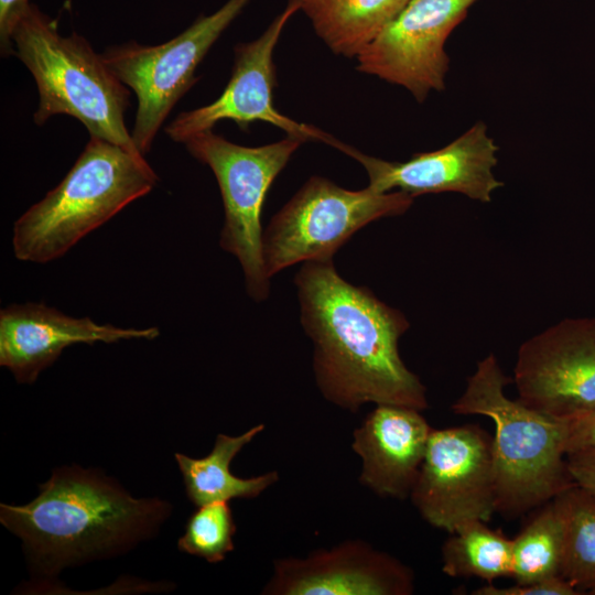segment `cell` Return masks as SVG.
Wrapping results in <instances>:
<instances>
[{
  "label": "cell",
  "mask_w": 595,
  "mask_h": 595,
  "mask_svg": "<svg viewBox=\"0 0 595 595\" xmlns=\"http://www.w3.org/2000/svg\"><path fill=\"white\" fill-rule=\"evenodd\" d=\"M294 283L325 399L351 412L368 402L429 407L425 386L399 354V338L410 326L403 313L344 280L333 260L304 262Z\"/></svg>",
  "instance_id": "cell-1"
},
{
  "label": "cell",
  "mask_w": 595,
  "mask_h": 595,
  "mask_svg": "<svg viewBox=\"0 0 595 595\" xmlns=\"http://www.w3.org/2000/svg\"><path fill=\"white\" fill-rule=\"evenodd\" d=\"M25 505H0V522L23 545L31 569L44 576L109 559L152 539L172 513L159 498H137L101 470L55 468Z\"/></svg>",
  "instance_id": "cell-2"
},
{
  "label": "cell",
  "mask_w": 595,
  "mask_h": 595,
  "mask_svg": "<svg viewBox=\"0 0 595 595\" xmlns=\"http://www.w3.org/2000/svg\"><path fill=\"white\" fill-rule=\"evenodd\" d=\"M507 377L494 354L477 363L452 404L457 415H483L495 428L493 461L497 512L517 517L575 486L567 467L565 422L505 393Z\"/></svg>",
  "instance_id": "cell-3"
},
{
  "label": "cell",
  "mask_w": 595,
  "mask_h": 595,
  "mask_svg": "<svg viewBox=\"0 0 595 595\" xmlns=\"http://www.w3.org/2000/svg\"><path fill=\"white\" fill-rule=\"evenodd\" d=\"M156 182L143 154L90 137L61 183L14 223L15 258L45 263L62 257Z\"/></svg>",
  "instance_id": "cell-4"
},
{
  "label": "cell",
  "mask_w": 595,
  "mask_h": 595,
  "mask_svg": "<svg viewBox=\"0 0 595 595\" xmlns=\"http://www.w3.org/2000/svg\"><path fill=\"white\" fill-rule=\"evenodd\" d=\"M11 42L36 83L37 126L55 115H68L90 137L141 153L125 123L130 91L85 37L76 32L61 35L58 22L30 3L12 30Z\"/></svg>",
  "instance_id": "cell-5"
},
{
  "label": "cell",
  "mask_w": 595,
  "mask_h": 595,
  "mask_svg": "<svg viewBox=\"0 0 595 595\" xmlns=\"http://www.w3.org/2000/svg\"><path fill=\"white\" fill-rule=\"evenodd\" d=\"M304 141L289 137L266 145L232 143L212 130L184 144L213 171L224 203L225 221L219 245L241 264L246 290L255 301L269 296L270 278L262 257L261 214L267 193L292 154Z\"/></svg>",
  "instance_id": "cell-6"
},
{
  "label": "cell",
  "mask_w": 595,
  "mask_h": 595,
  "mask_svg": "<svg viewBox=\"0 0 595 595\" xmlns=\"http://www.w3.org/2000/svg\"><path fill=\"white\" fill-rule=\"evenodd\" d=\"M413 198L401 191L379 193L369 186L350 191L325 177L312 176L262 234L268 277L298 262L333 260L357 230L377 219L405 213Z\"/></svg>",
  "instance_id": "cell-7"
},
{
  "label": "cell",
  "mask_w": 595,
  "mask_h": 595,
  "mask_svg": "<svg viewBox=\"0 0 595 595\" xmlns=\"http://www.w3.org/2000/svg\"><path fill=\"white\" fill-rule=\"evenodd\" d=\"M249 1L228 0L165 43L149 46L131 41L101 54L109 68L137 96L131 137L143 155L150 151L173 107L197 80L195 71L204 56Z\"/></svg>",
  "instance_id": "cell-8"
},
{
  "label": "cell",
  "mask_w": 595,
  "mask_h": 595,
  "mask_svg": "<svg viewBox=\"0 0 595 595\" xmlns=\"http://www.w3.org/2000/svg\"><path fill=\"white\" fill-rule=\"evenodd\" d=\"M421 517L452 533L497 512L493 436L479 425L432 429L409 496Z\"/></svg>",
  "instance_id": "cell-9"
},
{
  "label": "cell",
  "mask_w": 595,
  "mask_h": 595,
  "mask_svg": "<svg viewBox=\"0 0 595 595\" xmlns=\"http://www.w3.org/2000/svg\"><path fill=\"white\" fill-rule=\"evenodd\" d=\"M478 0H408L357 56L358 71L408 89L419 102L441 91L450 58L444 46Z\"/></svg>",
  "instance_id": "cell-10"
},
{
  "label": "cell",
  "mask_w": 595,
  "mask_h": 595,
  "mask_svg": "<svg viewBox=\"0 0 595 595\" xmlns=\"http://www.w3.org/2000/svg\"><path fill=\"white\" fill-rule=\"evenodd\" d=\"M512 382L518 400L550 416L595 410V317L565 318L523 342Z\"/></svg>",
  "instance_id": "cell-11"
},
{
  "label": "cell",
  "mask_w": 595,
  "mask_h": 595,
  "mask_svg": "<svg viewBox=\"0 0 595 595\" xmlns=\"http://www.w3.org/2000/svg\"><path fill=\"white\" fill-rule=\"evenodd\" d=\"M298 11L299 6L290 0L257 40L238 44L231 77L221 95L206 106L178 113L165 127L166 134L173 141L184 143L199 132L212 130L221 120H232L241 130L252 122L263 121L282 129L289 137L304 142L322 141L336 148L338 140L315 127L290 119L273 106V51L285 24Z\"/></svg>",
  "instance_id": "cell-12"
},
{
  "label": "cell",
  "mask_w": 595,
  "mask_h": 595,
  "mask_svg": "<svg viewBox=\"0 0 595 595\" xmlns=\"http://www.w3.org/2000/svg\"><path fill=\"white\" fill-rule=\"evenodd\" d=\"M339 151L358 161L369 177V187L379 193L401 191L412 197L455 192L488 203L504 185L494 175L498 145L483 121L442 149L413 154L404 162H390L361 153L342 143Z\"/></svg>",
  "instance_id": "cell-13"
},
{
  "label": "cell",
  "mask_w": 595,
  "mask_h": 595,
  "mask_svg": "<svg viewBox=\"0 0 595 595\" xmlns=\"http://www.w3.org/2000/svg\"><path fill=\"white\" fill-rule=\"evenodd\" d=\"M412 570L361 540L320 549L304 559L274 562L262 594L268 595H410Z\"/></svg>",
  "instance_id": "cell-14"
},
{
  "label": "cell",
  "mask_w": 595,
  "mask_h": 595,
  "mask_svg": "<svg viewBox=\"0 0 595 595\" xmlns=\"http://www.w3.org/2000/svg\"><path fill=\"white\" fill-rule=\"evenodd\" d=\"M158 327L122 328L73 317L44 304L10 305L0 312V365L18 382L33 383L62 351L74 344L153 339Z\"/></svg>",
  "instance_id": "cell-15"
},
{
  "label": "cell",
  "mask_w": 595,
  "mask_h": 595,
  "mask_svg": "<svg viewBox=\"0 0 595 595\" xmlns=\"http://www.w3.org/2000/svg\"><path fill=\"white\" fill-rule=\"evenodd\" d=\"M431 431L418 409L377 404L354 431L351 447L361 458L359 483L380 497H409Z\"/></svg>",
  "instance_id": "cell-16"
},
{
  "label": "cell",
  "mask_w": 595,
  "mask_h": 595,
  "mask_svg": "<svg viewBox=\"0 0 595 595\" xmlns=\"http://www.w3.org/2000/svg\"><path fill=\"white\" fill-rule=\"evenodd\" d=\"M263 430L264 424L260 423L237 436L219 433L210 453L201 458L175 453L186 496L194 506L256 498L279 480L277 470L241 478L229 469L236 455Z\"/></svg>",
  "instance_id": "cell-17"
},
{
  "label": "cell",
  "mask_w": 595,
  "mask_h": 595,
  "mask_svg": "<svg viewBox=\"0 0 595 595\" xmlns=\"http://www.w3.org/2000/svg\"><path fill=\"white\" fill-rule=\"evenodd\" d=\"M336 54L357 57L408 0H293Z\"/></svg>",
  "instance_id": "cell-18"
},
{
  "label": "cell",
  "mask_w": 595,
  "mask_h": 595,
  "mask_svg": "<svg viewBox=\"0 0 595 595\" xmlns=\"http://www.w3.org/2000/svg\"><path fill=\"white\" fill-rule=\"evenodd\" d=\"M442 545V571L451 577H478L491 584L512 576V539L486 521L458 526Z\"/></svg>",
  "instance_id": "cell-19"
},
{
  "label": "cell",
  "mask_w": 595,
  "mask_h": 595,
  "mask_svg": "<svg viewBox=\"0 0 595 595\" xmlns=\"http://www.w3.org/2000/svg\"><path fill=\"white\" fill-rule=\"evenodd\" d=\"M539 508V512L512 539L511 577L516 584L561 576L565 516L560 496Z\"/></svg>",
  "instance_id": "cell-20"
},
{
  "label": "cell",
  "mask_w": 595,
  "mask_h": 595,
  "mask_svg": "<svg viewBox=\"0 0 595 595\" xmlns=\"http://www.w3.org/2000/svg\"><path fill=\"white\" fill-rule=\"evenodd\" d=\"M559 496L565 516L561 576L582 594H595V497L576 485Z\"/></svg>",
  "instance_id": "cell-21"
},
{
  "label": "cell",
  "mask_w": 595,
  "mask_h": 595,
  "mask_svg": "<svg viewBox=\"0 0 595 595\" xmlns=\"http://www.w3.org/2000/svg\"><path fill=\"white\" fill-rule=\"evenodd\" d=\"M237 527L227 501L197 507L188 518L185 531L177 541L181 552L219 563L235 549Z\"/></svg>",
  "instance_id": "cell-22"
},
{
  "label": "cell",
  "mask_w": 595,
  "mask_h": 595,
  "mask_svg": "<svg viewBox=\"0 0 595 595\" xmlns=\"http://www.w3.org/2000/svg\"><path fill=\"white\" fill-rule=\"evenodd\" d=\"M473 595H578L582 594L561 576H555L529 584H515L498 587L493 583L476 588Z\"/></svg>",
  "instance_id": "cell-23"
},
{
  "label": "cell",
  "mask_w": 595,
  "mask_h": 595,
  "mask_svg": "<svg viewBox=\"0 0 595 595\" xmlns=\"http://www.w3.org/2000/svg\"><path fill=\"white\" fill-rule=\"evenodd\" d=\"M563 420L565 422L566 454L595 450V410Z\"/></svg>",
  "instance_id": "cell-24"
},
{
  "label": "cell",
  "mask_w": 595,
  "mask_h": 595,
  "mask_svg": "<svg viewBox=\"0 0 595 595\" xmlns=\"http://www.w3.org/2000/svg\"><path fill=\"white\" fill-rule=\"evenodd\" d=\"M566 461L574 484L595 497V450L569 453Z\"/></svg>",
  "instance_id": "cell-25"
},
{
  "label": "cell",
  "mask_w": 595,
  "mask_h": 595,
  "mask_svg": "<svg viewBox=\"0 0 595 595\" xmlns=\"http://www.w3.org/2000/svg\"><path fill=\"white\" fill-rule=\"evenodd\" d=\"M29 0H0V50L2 56L14 54L11 33L25 9Z\"/></svg>",
  "instance_id": "cell-26"
}]
</instances>
